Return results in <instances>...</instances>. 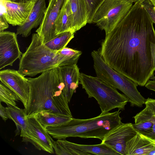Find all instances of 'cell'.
<instances>
[{
    "label": "cell",
    "mask_w": 155,
    "mask_h": 155,
    "mask_svg": "<svg viewBox=\"0 0 155 155\" xmlns=\"http://www.w3.org/2000/svg\"><path fill=\"white\" fill-rule=\"evenodd\" d=\"M153 23L141 3H135L106 35L99 50L107 64L141 86L154 75Z\"/></svg>",
    "instance_id": "1"
},
{
    "label": "cell",
    "mask_w": 155,
    "mask_h": 155,
    "mask_svg": "<svg viewBox=\"0 0 155 155\" xmlns=\"http://www.w3.org/2000/svg\"><path fill=\"white\" fill-rule=\"evenodd\" d=\"M28 78L30 91L25 108L27 117L47 110L72 117L60 83L57 68L43 72L36 78Z\"/></svg>",
    "instance_id": "2"
},
{
    "label": "cell",
    "mask_w": 155,
    "mask_h": 155,
    "mask_svg": "<svg viewBox=\"0 0 155 155\" xmlns=\"http://www.w3.org/2000/svg\"><path fill=\"white\" fill-rule=\"evenodd\" d=\"M77 56L72 49L65 47L54 51L48 48L37 33L20 59L18 71L24 76L31 77L62 66L77 64Z\"/></svg>",
    "instance_id": "3"
},
{
    "label": "cell",
    "mask_w": 155,
    "mask_h": 155,
    "mask_svg": "<svg viewBox=\"0 0 155 155\" xmlns=\"http://www.w3.org/2000/svg\"><path fill=\"white\" fill-rule=\"evenodd\" d=\"M121 112L101 113L94 118L82 119L73 118L67 123L48 127L46 130L52 138L57 139L68 137L96 138L102 140L111 130L120 124Z\"/></svg>",
    "instance_id": "4"
},
{
    "label": "cell",
    "mask_w": 155,
    "mask_h": 155,
    "mask_svg": "<svg viewBox=\"0 0 155 155\" xmlns=\"http://www.w3.org/2000/svg\"><path fill=\"white\" fill-rule=\"evenodd\" d=\"M91 55L97 77L122 91L127 98L131 106L142 107L146 99L138 91L137 88L138 85L107 64L102 57L99 50L93 51Z\"/></svg>",
    "instance_id": "5"
},
{
    "label": "cell",
    "mask_w": 155,
    "mask_h": 155,
    "mask_svg": "<svg viewBox=\"0 0 155 155\" xmlns=\"http://www.w3.org/2000/svg\"><path fill=\"white\" fill-rule=\"evenodd\" d=\"M79 83L89 98L93 97L97 101L102 113H106L117 108L123 110L128 102L125 95L117 89L98 78L81 73Z\"/></svg>",
    "instance_id": "6"
},
{
    "label": "cell",
    "mask_w": 155,
    "mask_h": 155,
    "mask_svg": "<svg viewBox=\"0 0 155 155\" xmlns=\"http://www.w3.org/2000/svg\"><path fill=\"white\" fill-rule=\"evenodd\" d=\"M133 3L129 0H105L94 14L91 23L96 24L106 35L125 17Z\"/></svg>",
    "instance_id": "7"
},
{
    "label": "cell",
    "mask_w": 155,
    "mask_h": 155,
    "mask_svg": "<svg viewBox=\"0 0 155 155\" xmlns=\"http://www.w3.org/2000/svg\"><path fill=\"white\" fill-rule=\"evenodd\" d=\"M53 147L58 155H120L107 145L101 143L96 145L80 144L62 139L54 141Z\"/></svg>",
    "instance_id": "8"
},
{
    "label": "cell",
    "mask_w": 155,
    "mask_h": 155,
    "mask_svg": "<svg viewBox=\"0 0 155 155\" xmlns=\"http://www.w3.org/2000/svg\"><path fill=\"white\" fill-rule=\"evenodd\" d=\"M28 127L26 131L20 135L22 142L30 143L37 149L54 153L51 136L37 120L35 116L27 117Z\"/></svg>",
    "instance_id": "9"
},
{
    "label": "cell",
    "mask_w": 155,
    "mask_h": 155,
    "mask_svg": "<svg viewBox=\"0 0 155 155\" xmlns=\"http://www.w3.org/2000/svg\"><path fill=\"white\" fill-rule=\"evenodd\" d=\"M137 133L133 124L122 123L110 131L101 143L107 145L120 155H126L127 142Z\"/></svg>",
    "instance_id": "10"
},
{
    "label": "cell",
    "mask_w": 155,
    "mask_h": 155,
    "mask_svg": "<svg viewBox=\"0 0 155 155\" xmlns=\"http://www.w3.org/2000/svg\"><path fill=\"white\" fill-rule=\"evenodd\" d=\"M68 0H49L43 20L36 32L44 44L54 38L55 23L62 8Z\"/></svg>",
    "instance_id": "11"
},
{
    "label": "cell",
    "mask_w": 155,
    "mask_h": 155,
    "mask_svg": "<svg viewBox=\"0 0 155 155\" xmlns=\"http://www.w3.org/2000/svg\"><path fill=\"white\" fill-rule=\"evenodd\" d=\"M0 80L1 83L18 95L25 108L30 91L28 78H25L18 71L7 69L0 71Z\"/></svg>",
    "instance_id": "12"
},
{
    "label": "cell",
    "mask_w": 155,
    "mask_h": 155,
    "mask_svg": "<svg viewBox=\"0 0 155 155\" xmlns=\"http://www.w3.org/2000/svg\"><path fill=\"white\" fill-rule=\"evenodd\" d=\"M17 35L14 32L3 31L0 32V69L6 66H12L22 54L17 39Z\"/></svg>",
    "instance_id": "13"
},
{
    "label": "cell",
    "mask_w": 155,
    "mask_h": 155,
    "mask_svg": "<svg viewBox=\"0 0 155 155\" xmlns=\"http://www.w3.org/2000/svg\"><path fill=\"white\" fill-rule=\"evenodd\" d=\"M57 68L63 94L69 103L78 87L81 74L77 64L62 66Z\"/></svg>",
    "instance_id": "14"
},
{
    "label": "cell",
    "mask_w": 155,
    "mask_h": 155,
    "mask_svg": "<svg viewBox=\"0 0 155 155\" xmlns=\"http://www.w3.org/2000/svg\"><path fill=\"white\" fill-rule=\"evenodd\" d=\"M0 0L4 6V15L8 23L13 26L23 24L35 3L34 1L18 3L7 0Z\"/></svg>",
    "instance_id": "15"
},
{
    "label": "cell",
    "mask_w": 155,
    "mask_h": 155,
    "mask_svg": "<svg viewBox=\"0 0 155 155\" xmlns=\"http://www.w3.org/2000/svg\"><path fill=\"white\" fill-rule=\"evenodd\" d=\"M155 155V140L137 132L126 143V155Z\"/></svg>",
    "instance_id": "16"
},
{
    "label": "cell",
    "mask_w": 155,
    "mask_h": 155,
    "mask_svg": "<svg viewBox=\"0 0 155 155\" xmlns=\"http://www.w3.org/2000/svg\"><path fill=\"white\" fill-rule=\"evenodd\" d=\"M47 7L45 0H38L35 4L30 13L25 23L17 29L16 34L27 37L31 30L40 25L43 18Z\"/></svg>",
    "instance_id": "17"
},
{
    "label": "cell",
    "mask_w": 155,
    "mask_h": 155,
    "mask_svg": "<svg viewBox=\"0 0 155 155\" xmlns=\"http://www.w3.org/2000/svg\"><path fill=\"white\" fill-rule=\"evenodd\" d=\"M145 104V107L133 117L134 124L133 125L137 132L148 136L152 131L153 114L149 105Z\"/></svg>",
    "instance_id": "18"
},
{
    "label": "cell",
    "mask_w": 155,
    "mask_h": 155,
    "mask_svg": "<svg viewBox=\"0 0 155 155\" xmlns=\"http://www.w3.org/2000/svg\"><path fill=\"white\" fill-rule=\"evenodd\" d=\"M75 31L85 26L88 22V13L84 0H69Z\"/></svg>",
    "instance_id": "19"
},
{
    "label": "cell",
    "mask_w": 155,
    "mask_h": 155,
    "mask_svg": "<svg viewBox=\"0 0 155 155\" xmlns=\"http://www.w3.org/2000/svg\"><path fill=\"white\" fill-rule=\"evenodd\" d=\"M6 110L8 118L12 120L16 125L15 136L25 133L28 127L25 109L20 108L17 106H10L6 107Z\"/></svg>",
    "instance_id": "20"
},
{
    "label": "cell",
    "mask_w": 155,
    "mask_h": 155,
    "mask_svg": "<svg viewBox=\"0 0 155 155\" xmlns=\"http://www.w3.org/2000/svg\"><path fill=\"white\" fill-rule=\"evenodd\" d=\"M56 35L68 31L75 32L73 26L72 15L69 0L61 10L55 23Z\"/></svg>",
    "instance_id": "21"
},
{
    "label": "cell",
    "mask_w": 155,
    "mask_h": 155,
    "mask_svg": "<svg viewBox=\"0 0 155 155\" xmlns=\"http://www.w3.org/2000/svg\"><path fill=\"white\" fill-rule=\"evenodd\" d=\"M34 116L45 129L48 127L56 126L64 124L73 118V117L47 110L42 111Z\"/></svg>",
    "instance_id": "22"
},
{
    "label": "cell",
    "mask_w": 155,
    "mask_h": 155,
    "mask_svg": "<svg viewBox=\"0 0 155 155\" xmlns=\"http://www.w3.org/2000/svg\"><path fill=\"white\" fill-rule=\"evenodd\" d=\"M74 33L73 31H68L59 33L45 44L51 50L60 51L66 47L68 44L74 38Z\"/></svg>",
    "instance_id": "23"
},
{
    "label": "cell",
    "mask_w": 155,
    "mask_h": 155,
    "mask_svg": "<svg viewBox=\"0 0 155 155\" xmlns=\"http://www.w3.org/2000/svg\"><path fill=\"white\" fill-rule=\"evenodd\" d=\"M20 100L18 95L5 85L0 84V102L5 103L8 106H16V102Z\"/></svg>",
    "instance_id": "24"
},
{
    "label": "cell",
    "mask_w": 155,
    "mask_h": 155,
    "mask_svg": "<svg viewBox=\"0 0 155 155\" xmlns=\"http://www.w3.org/2000/svg\"><path fill=\"white\" fill-rule=\"evenodd\" d=\"M88 13L87 23H91L95 12L105 0H84Z\"/></svg>",
    "instance_id": "25"
},
{
    "label": "cell",
    "mask_w": 155,
    "mask_h": 155,
    "mask_svg": "<svg viewBox=\"0 0 155 155\" xmlns=\"http://www.w3.org/2000/svg\"><path fill=\"white\" fill-rule=\"evenodd\" d=\"M145 103L148 104L151 108L153 114L152 131L147 137L155 140V99L148 98Z\"/></svg>",
    "instance_id": "26"
},
{
    "label": "cell",
    "mask_w": 155,
    "mask_h": 155,
    "mask_svg": "<svg viewBox=\"0 0 155 155\" xmlns=\"http://www.w3.org/2000/svg\"><path fill=\"white\" fill-rule=\"evenodd\" d=\"M141 4L149 14L153 23L155 24V6L150 0H146Z\"/></svg>",
    "instance_id": "27"
},
{
    "label": "cell",
    "mask_w": 155,
    "mask_h": 155,
    "mask_svg": "<svg viewBox=\"0 0 155 155\" xmlns=\"http://www.w3.org/2000/svg\"><path fill=\"white\" fill-rule=\"evenodd\" d=\"M5 8L2 2L0 0V32L8 28V22L5 16Z\"/></svg>",
    "instance_id": "28"
},
{
    "label": "cell",
    "mask_w": 155,
    "mask_h": 155,
    "mask_svg": "<svg viewBox=\"0 0 155 155\" xmlns=\"http://www.w3.org/2000/svg\"><path fill=\"white\" fill-rule=\"evenodd\" d=\"M0 116L2 119L5 121L8 118L6 111V107H4L1 104H0Z\"/></svg>",
    "instance_id": "29"
},
{
    "label": "cell",
    "mask_w": 155,
    "mask_h": 155,
    "mask_svg": "<svg viewBox=\"0 0 155 155\" xmlns=\"http://www.w3.org/2000/svg\"><path fill=\"white\" fill-rule=\"evenodd\" d=\"M38 0H16L15 2L18 3H26L31 1H34L35 3Z\"/></svg>",
    "instance_id": "30"
},
{
    "label": "cell",
    "mask_w": 155,
    "mask_h": 155,
    "mask_svg": "<svg viewBox=\"0 0 155 155\" xmlns=\"http://www.w3.org/2000/svg\"><path fill=\"white\" fill-rule=\"evenodd\" d=\"M133 3H136L137 2L142 3L146 0H129Z\"/></svg>",
    "instance_id": "31"
},
{
    "label": "cell",
    "mask_w": 155,
    "mask_h": 155,
    "mask_svg": "<svg viewBox=\"0 0 155 155\" xmlns=\"http://www.w3.org/2000/svg\"><path fill=\"white\" fill-rule=\"evenodd\" d=\"M153 5L155 6V0H150Z\"/></svg>",
    "instance_id": "32"
},
{
    "label": "cell",
    "mask_w": 155,
    "mask_h": 155,
    "mask_svg": "<svg viewBox=\"0 0 155 155\" xmlns=\"http://www.w3.org/2000/svg\"><path fill=\"white\" fill-rule=\"evenodd\" d=\"M150 79L152 80H155V76H154V75L152 77H151L150 78Z\"/></svg>",
    "instance_id": "33"
},
{
    "label": "cell",
    "mask_w": 155,
    "mask_h": 155,
    "mask_svg": "<svg viewBox=\"0 0 155 155\" xmlns=\"http://www.w3.org/2000/svg\"><path fill=\"white\" fill-rule=\"evenodd\" d=\"M154 71H155V51L154 52Z\"/></svg>",
    "instance_id": "34"
},
{
    "label": "cell",
    "mask_w": 155,
    "mask_h": 155,
    "mask_svg": "<svg viewBox=\"0 0 155 155\" xmlns=\"http://www.w3.org/2000/svg\"><path fill=\"white\" fill-rule=\"evenodd\" d=\"M7 0L10 1H12V2H15L16 0Z\"/></svg>",
    "instance_id": "35"
}]
</instances>
